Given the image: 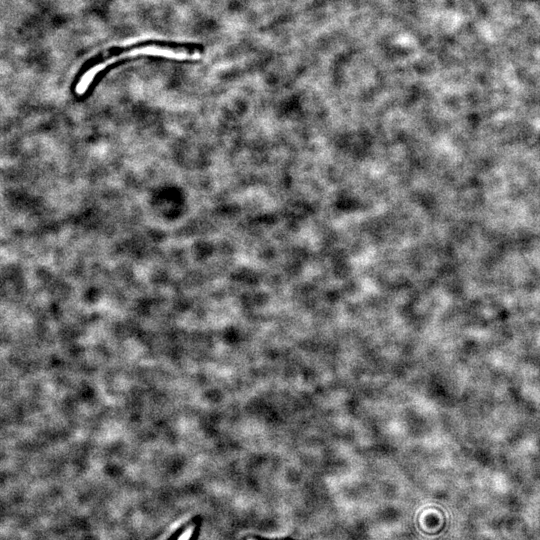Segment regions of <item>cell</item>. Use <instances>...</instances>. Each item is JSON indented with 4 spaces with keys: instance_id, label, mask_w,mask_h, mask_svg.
<instances>
[{
    "instance_id": "6da1fadb",
    "label": "cell",
    "mask_w": 540,
    "mask_h": 540,
    "mask_svg": "<svg viewBox=\"0 0 540 540\" xmlns=\"http://www.w3.org/2000/svg\"><path fill=\"white\" fill-rule=\"evenodd\" d=\"M201 52V46L196 43L158 39H147L126 45L112 46L84 62L74 89L76 94L83 95L99 73L118 59L127 56L150 55L185 60L197 58L201 55Z\"/></svg>"
},
{
    "instance_id": "7a4b0ae2",
    "label": "cell",
    "mask_w": 540,
    "mask_h": 540,
    "mask_svg": "<svg viewBox=\"0 0 540 540\" xmlns=\"http://www.w3.org/2000/svg\"><path fill=\"white\" fill-rule=\"evenodd\" d=\"M247 540H255V539H247Z\"/></svg>"
}]
</instances>
